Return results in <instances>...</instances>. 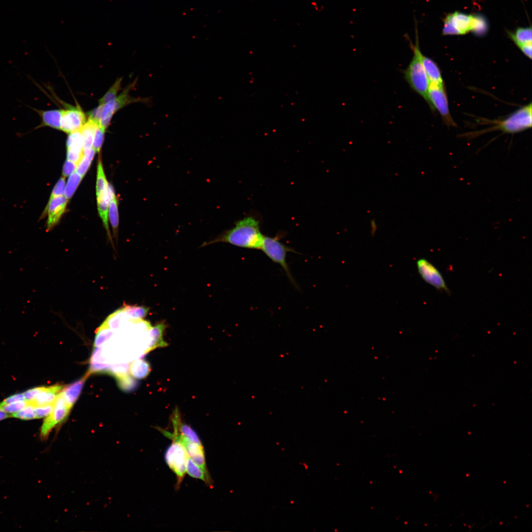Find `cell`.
<instances>
[{"label":"cell","instance_id":"1","mask_svg":"<svg viewBox=\"0 0 532 532\" xmlns=\"http://www.w3.org/2000/svg\"><path fill=\"white\" fill-rule=\"evenodd\" d=\"M263 236L259 221L253 216H248L237 221L234 227L220 236L203 243L202 246L223 242L244 248L260 249Z\"/></svg>","mask_w":532,"mask_h":532},{"label":"cell","instance_id":"2","mask_svg":"<svg viewBox=\"0 0 532 532\" xmlns=\"http://www.w3.org/2000/svg\"><path fill=\"white\" fill-rule=\"evenodd\" d=\"M415 44L410 42L413 56L406 68L403 71L404 77L410 87L421 96L429 104L428 90L430 82L424 70L420 59L421 51L419 44L417 28L415 27Z\"/></svg>","mask_w":532,"mask_h":532},{"label":"cell","instance_id":"3","mask_svg":"<svg viewBox=\"0 0 532 532\" xmlns=\"http://www.w3.org/2000/svg\"><path fill=\"white\" fill-rule=\"evenodd\" d=\"M486 29V23L481 17L455 12L444 19L442 34L462 35L471 31L481 34Z\"/></svg>","mask_w":532,"mask_h":532},{"label":"cell","instance_id":"4","mask_svg":"<svg viewBox=\"0 0 532 532\" xmlns=\"http://www.w3.org/2000/svg\"><path fill=\"white\" fill-rule=\"evenodd\" d=\"M279 238L280 236L272 237L264 235L260 249L272 262L282 267L290 281L297 287V284L291 273L286 262L287 253L294 251L281 242Z\"/></svg>","mask_w":532,"mask_h":532},{"label":"cell","instance_id":"5","mask_svg":"<svg viewBox=\"0 0 532 532\" xmlns=\"http://www.w3.org/2000/svg\"><path fill=\"white\" fill-rule=\"evenodd\" d=\"M532 106L530 103L517 110L507 118L499 122L492 130L504 133H515L531 128Z\"/></svg>","mask_w":532,"mask_h":532},{"label":"cell","instance_id":"6","mask_svg":"<svg viewBox=\"0 0 532 532\" xmlns=\"http://www.w3.org/2000/svg\"><path fill=\"white\" fill-rule=\"evenodd\" d=\"M188 457L184 447L176 441L172 440V443L166 451V461L169 467L177 476V488L180 486L186 474Z\"/></svg>","mask_w":532,"mask_h":532},{"label":"cell","instance_id":"7","mask_svg":"<svg viewBox=\"0 0 532 532\" xmlns=\"http://www.w3.org/2000/svg\"><path fill=\"white\" fill-rule=\"evenodd\" d=\"M428 99L430 108L433 110L436 109L438 111L447 125H456L449 111L444 85L430 83L428 90Z\"/></svg>","mask_w":532,"mask_h":532},{"label":"cell","instance_id":"8","mask_svg":"<svg viewBox=\"0 0 532 532\" xmlns=\"http://www.w3.org/2000/svg\"><path fill=\"white\" fill-rule=\"evenodd\" d=\"M162 433L171 440L176 441L181 443L184 447L188 457L207 474L208 472L205 459V454L202 445L193 443L187 440L184 436L173 431L169 432L159 427H156Z\"/></svg>","mask_w":532,"mask_h":532},{"label":"cell","instance_id":"9","mask_svg":"<svg viewBox=\"0 0 532 532\" xmlns=\"http://www.w3.org/2000/svg\"><path fill=\"white\" fill-rule=\"evenodd\" d=\"M71 409L61 392L54 403L53 410L43 421L40 430V437L43 439L46 438L52 430L67 418Z\"/></svg>","mask_w":532,"mask_h":532},{"label":"cell","instance_id":"10","mask_svg":"<svg viewBox=\"0 0 532 532\" xmlns=\"http://www.w3.org/2000/svg\"><path fill=\"white\" fill-rule=\"evenodd\" d=\"M134 87L133 83L126 88L123 92L117 96L113 100L103 104L102 112L100 126L105 130L109 126L114 114L123 107L134 102L141 100L139 99H134L129 95V92Z\"/></svg>","mask_w":532,"mask_h":532},{"label":"cell","instance_id":"11","mask_svg":"<svg viewBox=\"0 0 532 532\" xmlns=\"http://www.w3.org/2000/svg\"><path fill=\"white\" fill-rule=\"evenodd\" d=\"M416 265L419 274L426 282L438 290L449 292L442 274L432 263L421 258L417 261Z\"/></svg>","mask_w":532,"mask_h":532},{"label":"cell","instance_id":"12","mask_svg":"<svg viewBox=\"0 0 532 532\" xmlns=\"http://www.w3.org/2000/svg\"><path fill=\"white\" fill-rule=\"evenodd\" d=\"M87 117L79 106H68L63 109L61 130L68 134L78 132L86 123Z\"/></svg>","mask_w":532,"mask_h":532},{"label":"cell","instance_id":"13","mask_svg":"<svg viewBox=\"0 0 532 532\" xmlns=\"http://www.w3.org/2000/svg\"><path fill=\"white\" fill-rule=\"evenodd\" d=\"M68 200L65 196H58L49 199L43 215L46 214L47 231L52 229L59 222L64 213Z\"/></svg>","mask_w":532,"mask_h":532},{"label":"cell","instance_id":"14","mask_svg":"<svg viewBox=\"0 0 532 532\" xmlns=\"http://www.w3.org/2000/svg\"><path fill=\"white\" fill-rule=\"evenodd\" d=\"M36 112L41 118L40 123L33 130L48 127L61 130V121L63 109L40 110L28 106Z\"/></svg>","mask_w":532,"mask_h":532},{"label":"cell","instance_id":"15","mask_svg":"<svg viewBox=\"0 0 532 532\" xmlns=\"http://www.w3.org/2000/svg\"><path fill=\"white\" fill-rule=\"evenodd\" d=\"M64 387L63 385L59 384L49 387H43L34 399L29 402L34 406L54 404Z\"/></svg>","mask_w":532,"mask_h":532},{"label":"cell","instance_id":"16","mask_svg":"<svg viewBox=\"0 0 532 532\" xmlns=\"http://www.w3.org/2000/svg\"><path fill=\"white\" fill-rule=\"evenodd\" d=\"M166 328V324L162 321L150 328V343L145 350L144 354H147L157 348L165 347L168 346L167 343L164 340V333Z\"/></svg>","mask_w":532,"mask_h":532},{"label":"cell","instance_id":"17","mask_svg":"<svg viewBox=\"0 0 532 532\" xmlns=\"http://www.w3.org/2000/svg\"><path fill=\"white\" fill-rule=\"evenodd\" d=\"M90 375V374L87 371L83 377L66 387H64L61 391L64 399L70 408H72L77 400L83 385Z\"/></svg>","mask_w":532,"mask_h":532},{"label":"cell","instance_id":"18","mask_svg":"<svg viewBox=\"0 0 532 532\" xmlns=\"http://www.w3.org/2000/svg\"><path fill=\"white\" fill-rule=\"evenodd\" d=\"M420 59L424 70L430 82L439 85H444L440 70L437 64L421 52Z\"/></svg>","mask_w":532,"mask_h":532},{"label":"cell","instance_id":"19","mask_svg":"<svg viewBox=\"0 0 532 532\" xmlns=\"http://www.w3.org/2000/svg\"><path fill=\"white\" fill-rule=\"evenodd\" d=\"M97 199L99 215L103 222V225L107 232L108 237L111 240L108 223L109 202V196L108 188L100 194L97 196Z\"/></svg>","mask_w":532,"mask_h":532},{"label":"cell","instance_id":"20","mask_svg":"<svg viewBox=\"0 0 532 532\" xmlns=\"http://www.w3.org/2000/svg\"><path fill=\"white\" fill-rule=\"evenodd\" d=\"M108 190L109 196L108 215L114 234L116 237L119 223L117 200L112 187L109 184Z\"/></svg>","mask_w":532,"mask_h":532},{"label":"cell","instance_id":"21","mask_svg":"<svg viewBox=\"0 0 532 532\" xmlns=\"http://www.w3.org/2000/svg\"><path fill=\"white\" fill-rule=\"evenodd\" d=\"M97 126L98 125L92 121L87 120L79 131L83 140V151L93 147L95 130Z\"/></svg>","mask_w":532,"mask_h":532},{"label":"cell","instance_id":"22","mask_svg":"<svg viewBox=\"0 0 532 532\" xmlns=\"http://www.w3.org/2000/svg\"><path fill=\"white\" fill-rule=\"evenodd\" d=\"M151 370L150 364L142 359H138L131 363L129 366V372L134 378H145Z\"/></svg>","mask_w":532,"mask_h":532},{"label":"cell","instance_id":"23","mask_svg":"<svg viewBox=\"0 0 532 532\" xmlns=\"http://www.w3.org/2000/svg\"><path fill=\"white\" fill-rule=\"evenodd\" d=\"M510 38L517 46L532 43L531 27L518 28L515 33L508 32Z\"/></svg>","mask_w":532,"mask_h":532},{"label":"cell","instance_id":"24","mask_svg":"<svg viewBox=\"0 0 532 532\" xmlns=\"http://www.w3.org/2000/svg\"><path fill=\"white\" fill-rule=\"evenodd\" d=\"M186 472L188 473L191 476L200 479L205 482V483L209 485H212V480L210 477L209 474H207L204 471L197 465H196L189 457H188L186 461Z\"/></svg>","mask_w":532,"mask_h":532},{"label":"cell","instance_id":"25","mask_svg":"<svg viewBox=\"0 0 532 532\" xmlns=\"http://www.w3.org/2000/svg\"><path fill=\"white\" fill-rule=\"evenodd\" d=\"M122 308L126 315L130 319L141 320L146 316L150 308L147 307L124 304Z\"/></svg>","mask_w":532,"mask_h":532},{"label":"cell","instance_id":"26","mask_svg":"<svg viewBox=\"0 0 532 532\" xmlns=\"http://www.w3.org/2000/svg\"><path fill=\"white\" fill-rule=\"evenodd\" d=\"M67 151L83 154V140L80 131L69 133L66 141Z\"/></svg>","mask_w":532,"mask_h":532},{"label":"cell","instance_id":"27","mask_svg":"<svg viewBox=\"0 0 532 532\" xmlns=\"http://www.w3.org/2000/svg\"><path fill=\"white\" fill-rule=\"evenodd\" d=\"M95 152L93 147L89 150L83 151L82 157L77 164L76 169V172L82 177L89 168Z\"/></svg>","mask_w":532,"mask_h":532},{"label":"cell","instance_id":"28","mask_svg":"<svg viewBox=\"0 0 532 532\" xmlns=\"http://www.w3.org/2000/svg\"><path fill=\"white\" fill-rule=\"evenodd\" d=\"M114 333V331L102 324L97 331L94 346L96 347L101 346L113 336Z\"/></svg>","mask_w":532,"mask_h":532},{"label":"cell","instance_id":"29","mask_svg":"<svg viewBox=\"0 0 532 532\" xmlns=\"http://www.w3.org/2000/svg\"><path fill=\"white\" fill-rule=\"evenodd\" d=\"M82 177L77 172H74L69 175L65 188V196L67 199H70L77 188L79 186Z\"/></svg>","mask_w":532,"mask_h":532},{"label":"cell","instance_id":"30","mask_svg":"<svg viewBox=\"0 0 532 532\" xmlns=\"http://www.w3.org/2000/svg\"><path fill=\"white\" fill-rule=\"evenodd\" d=\"M122 78H118L115 81L103 96L99 100V104H104L116 98L118 92L122 89Z\"/></svg>","mask_w":532,"mask_h":532},{"label":"cell","instance_id":"31","mask_svg":"<svg viewBox=\"0 0 532 532\" xmlns=\"http://www.w3.org/2000/svg\"><path fill=\"white\" fill-rule=\"evenodd\" d=\"M108 184L106 179L102 163L100 161H99L97 168L96 195H100L106 190L108 188Z\"/></svg>","mask_w":532,"mask_h":532},{"label":"cell","instance_id":"32","mask_svg":"<svg viewBox=\"0 0 532 532\" xmlns=\"http://www.w3.org/2000/svg\"><path fill=\"white\" fill-rule=\"evenodd\" d=\"M124 315L125 313L121 308L110 315L103 324L114 331L120 327Z\"/></svg>","mask_w":532,"mask_h":532},{"label":"cell","instance_id":"33","mask_svg":"<svg viewBox=\"0 0 532 532\" xmlns=\"http://www.w3.org/2000/svg\"><path fill=\"white\" fill-rule=\"evenodd\" d=\"M130 365L127 363L113 364L110 366L107 372L113 375L116 379L129 375Z\"/></svg>","mask_w":532,"mask_h":532},{"label":"cell","instance_id":"34","mask_svg":"<svg viewBox=\"0 0 532 532\" xmlns=\"http://www.w3.org/2000/svg\"><path fill=\"white\" fill-rule=\"evenodd\" d=\"M11 416L24 420H30L36 418L34 412V406L29 402L20 411L13 413Z\"/></svg>","mask_w":532,"mask_h":532},{"label":"cell","instance_id":"35","mask_svg":"<svg viewBox=\"0 0 532 532\" xmlns=\"http://www.w3.org/2000/svg\"><path fill=\"white\" fill-rule=\"evenodd\" d=\"M28 403L29 401L26 400L16 401L0 405V409L6 413L13 414L21 410L25 407Z\"/></svg>","mask_w":532,"mask_h":532},{"label":"cell","instance_id":"36","mask_svg":"<svg viewBox=\"0 0 532 532\" xmlns=\"http://www.w3.org/2000/svg\"><path fill=\"white\" fill-rule=\"evenodd\" d=\"M105 131L104 129L99 125L96 128L93 148L97 152H99L100 150L104 140Z\"/></svg>","mask_w":532,"mask_h":532},{"label":"cell","instance_id":"37","mask_svg":"<svg viewBox=\"0 0 532 532\" xmlns=\"http://www.w3.org/2000/svg\"><path fill=\"white\" fill-rule=\"evenodd\" d=\"M103 104H99L98 106L88 112L87 120H90L97 125L100 126L102 112Z\"/></svg>","mask_w":532,"mask_h":532},{"label":"cell","instance_id":"38","mask_svg":"<svg viewBox=\"0 0 532 532\" xmlns=\"http://www.w3.org/2000/svg\"><path fill=\"white\" fill-rule=\"evenodd\" d=\"M64 177H62L57 182L51 192L49 199L62 196L65 194L66 185Z\"/></svg>","mask_w":532,"mask_h":532},{"label":"cell","instance_id":"39","mask_svg":"<svg viewBox=\"0 0 532 532\" xmlns=\"http://www.w3.org/2000/svg\"><path fill=\"white\" fill-rule=\"evenodd\" d=\"M54 404L34 406L36 418H44L51 413L53 410Z\"/></svg>","mask_w":532,"mask_h":532},{"label":"cell","instance_id":"40","mask_svg":"<svg viewBox=\"0 0 532 532\" xmlns=\"http://www.w3.org/2000/svg\"><path fill=\"white\" fill-rule=\"evenodd\" d=\"M119 386L122 389L130 390L134 386V380L129 375L117 379Z\"/></svg>","mask_w":532,"mask_h":532},{"label":"cell","instance_id":"41","mask_svg":"<svg viewBox=\"0 0 532 532\" xmlns=\"http://www.w3.org/2000/svg\"><path fill=\"white\" fill-rule=\"evenodd\" d=\"M77 167V164L67 159L63 166V175L64 177L70 175L76 170Z\"/></svg>","mask_w":532,"mask_h":532},{"label":"cell","instance_id":"42","mask_svg":"<svg viewBox=\"0 0 532 532\" xmlns=\"http://www.w3.org/2000/svg\"><path fill=\"white\" fill-rule=\"evenodd\" d=\"M43 387H38L29 390L23 393L26 400L30 402L33 400L36 395L42 389Z\"/></svg>","mask_w":532,"mask_h":532},{"label":"cell","instance_id":"43","mask_svg":"<svg viewBox=\"0 0 532 532\" xmlns=\"http://www.w3.org/2000/svg\"><path fill=\"white\" fill-rule=\"evenodd\" d=\"M25 400H26V399H25V398L24 396L23 395V394L20 393V394H15V395H13L12 396H10V397H9L8 398H7L6 399H5L3 401H2L1 403H0V405H4V404H8V403L16 402V401Z\"/></svg>","mask_w":532,"mask_h":532},{"label":"cell","instance_id":"44","mask_svg":"<svg viewBox=\"0 0 532 532\" xmlns=\"http://www.w3.org/2000/svg\"><path fill=\"white\" fill-rule=\"evenodd\" d=\"M527 57L532 59V43L522 44L517 46Z\"/></svg>","mask_w":532,"mask_h":532},{"label":"cell","instance_id":"45","mask_svg":"<svg viewBox=\"0 0 532 532\" xmlns=\"http://www.w3.org/2000/svg\"><path fill=\"white\" fill-rule=\"evenodd\" d=\"M9 417H11V415H9L7 414V413H6L0 409V420H3Z\"/></svg>","mask_w":532,"mask_h":532}]
</instances>
